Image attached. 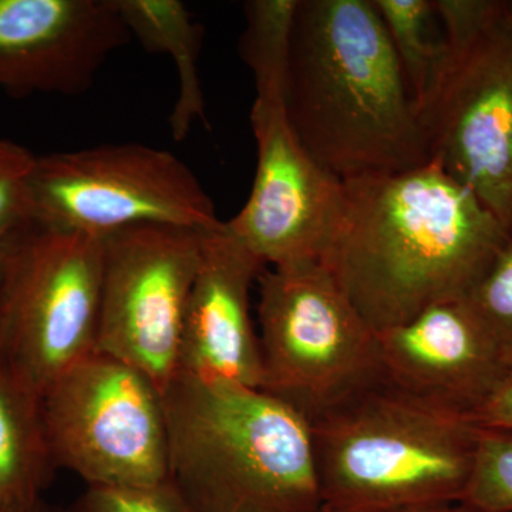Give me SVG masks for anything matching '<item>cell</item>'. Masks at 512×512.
<instances>
[{
  "mask_svg": "<svg viewBox=\"0 0 512 512\" xmlns=\"http://www.w3.org/2000/svg\"><path fill=\"white\" fill-rule=\"evenodd\" d=\"M168 481L191 512H319L311 423L261 389L177 375L163 392Z\"/></svg>",
  "mask_w": 512,
  "mask_h": 512,
  "instance_id": "obj_3",
  "label": "cell"
},
{
  "mask_svg": "<svg viewBox=\"0 0 512 512\" xmlns=\"http://www.w3.org/2000/svg\"><path fill=\"white\" fill-rule=\"evenodd\" d=\"M29 197L32 225L99 239L140 225L207 232L222 222L180 158L137 143L37 156Z\"/></svg>",
  "mask_w": 512,
  "mask_h": 512,
  "instance_id": "obj_7",
  "label": "cell"
},
{
  "mask_svg": "<svg viewBox=\"0 0 512 512\" xmlns=\"http://www.w3.org/2000/svg\"><path fill=\"white\" fill-rule=\"evenodd\" d=\"M507 8H508V13H510V18L512 20V0H507Z\"/></svg>",
  "mask_w": 512,
  "mask_h": 512,
  "instance_id": "obj_28",
  "label": "cell"
},
{
  "mask_svg": "<svg viewBox=\"0 0 512 512\" xmlns=\"http://www.w3.org/2000/svg\"><path fill=\"white\" fill-rule=\"evenodd\" d=\"M285 110L306 153L340 181L430 161L419 111L373 0H299Z\"/></svg>",
  "mask_w": 512,
  "mask_h": 512,
  "instance_id": "obj_2",
  "label": "cell"
},
{
  "mask_svg": "<svg viewBox=\"0 0 512 512\" xmlns=\"http://www.w3.org/2000/svg\"><path fill=\"white\" fill-rule=\"evenodd\" d=\"M56 471L42 394L0 362V512L42 501Z\"/></svg>",
  "mask_w": 512,
  "mask_h": 512,
  "instance_id": "obj_15",
  "label": "cell"
},
{
  "mask_svg": "<svg viewBox=\"0 0 512 512\" xmlns=\"http://www.w3.org/2000/svg\"><path fill=\"white\" fill-rule=\"evenodd\" d=\"M264 271L261 259L224 221L202 234L177 375L259 389L261 349L251 318V291Z\"/></svg>",
  "mask_w": 512,
  "mask_h": 512,
  "instance_id": "obj_13",
  "label": "cell"
},
{
  "mask_svg": "<svg viewBox=\"0 0 512 512\" xmlns=\"http://www.w3.org/2000/svg\"><path fill=\"white\" fill-rule=\"evenodd\" d=\"M256 171L241 211L225 222L262 264H325L342 214L345 185L320 167L293 133L285 104L255 99Z\"/></svg>",
  "mask_w": 512,
  "mask_h": 512,
  "instance_id": "obj_11",
  "label": "cell"
},
{
  "mask_svg": "<svg viewBox=\"0 0 512 512\" xmlns=\"http://www.w3.org/2000/svg\"><path fill=\"white\" fill-rule=\"evenodd\" d=\"M323 505L407 512L463 501L478 427L382 382L311 421Z\"/></svg>",
  "mask_w": 512,
  "mask_h": 512,
  "instance_id": "obj_4",
  "label": "cell"
},
{
  "mask_svg": "<svg viewBox=\"0 0 512 512\" xmlns=\"http://www.w3.org/2000/svg\"><path fill=\"white\" fill-rule=\"evenodd\" d=\"M202 234L140 225L103 239L96 350L136 367L161 393L177 375Z\"/></svg>",
  "mask_w": 512,
  "mask_h": 512,
  "instance_id": "obj_10",
  "label": "cell"
},
{
  "mask_svg": "<svg viewBox=\"0 0 512 512\" xmlns=\"http://www.w3.org/2000/svg\"><path fill=\"white\" fill-rule=\"evenodd\" d=\"M57 470L87 487H144L168 480L163 393L136 367L94 350L42 396Z\"/></svg>",
  "mask_w": 512,
  "mask_h": 512,
  "instance_id": "obj_8",
  "label": "cell"
},
{
  "mask_svg": "<svg viewBox=\"0 0 512 512\" xmlns=\"http://www.w3.org/2000/svg\"><path fill=\"white\" fill-rule=\"evenodd\" d=\"M407 512H477L473 508L463 503L436 505V507L420 508V510H413Z\"/></svg>",
  "mask_w": 512,
  "mask_h": 512,
  "instance_id": "obj_25",
  "label": "cell"
},
{
  "mask_svg": "<svg viewBox=\"0 0 512 512\" xmlns=\"http://www.w3.org/2000/svg\"><path fill=\"white\" fill-rule=\"evenodd\" d=\"M461 503L477 512H512V430L478 427Z\"/></svg>",
  "mask_w": 512,
  "mask_h": 512,
  "instance_id": "obj_19",
  "label": "cell"
},
{
  "mask_svg": "<svg viewBox=\"0 0 512 512\" xmlns=\"http://www.w3.org/2000/svg\"><path fill=\"white\" fill-rule=\"evenodd\" d=\"M444 56L417 107L430 161L512 235V20L503 0H433Z\"/></svg>",
  "mask_w": 512,
  "mask_h": 512,
  "instance_id": "obj_5",
  "label": "cell"
},
{
  "mask_svg": "<svg viewBox=\"0 0 512 512\" xmlns=\"http://www.w3.org/2000/svg\"><path fill=\"white\" fill-rule=\"evenodd\" d=\"M130 39L117 0H0V90L79 96Z\"/></svg>",
  "mask_w": 512,
  "mask_h": 512,
  "instance_id": "obj_12",
  "label": "cell"
},
{
  "mask_svg": "<svg viewBox=\"0 0 512 512\" xmlns=\"http://www.w3.org/2000/svg\"><path fill=\"white\" fill-rule=\"evenodd\" d=\"M386 382L470 417L503 375L501 349L466 299L376 332Z\"/></svg>",
  "mask_w": 512,
  "mask_h": 512,
  "instance_id": "obj_14",
  "label": "cell"
},
{
  "mask_svg": "<svg viewBox=\"0 0 512 512\" xmlns=\"http://www.w3.org/2000/svg\"><path fill=\"white\" fill-rule=\"evenodd\" d=\"M258 281L259 389L311 423L384 380L376 332L328 266L265 269Z\"/></svg>",
  "mask_w": 512,
  "mask_h": 512,
  "instance_id": "obj_6",
  "label": "cell"
},
{
  "mask_svg": "<svg viewBox=\"0 0 512 512\" xmlns=\"http://www.w3.org/2000/svg\"><path fill=\"white\" fill-rule=\"evenodd\" d=\"M299 0L245 2L239 55L255 79V99L285 104L293 23Z\"/></svg>",
  "mask_w": 512,
  "mask_h": 512,
  "instance_id": "obj_17",
  "label": "cell"
},
{
  "mask_svg": "<svg viewBox=\"0 0 512 512\" xmlns=\"http://www.w3.org/2000/svg\"><path fill=\"white\" fill-rule=\"evenodd\" d=\"M12 512H63V510H57L55 507H50L45 503V500L39 501V503L32 505V507L22 508V510Z\"/></svg>",
  "mask_w": 512,
  "mask_h": 512,
  "instance_id": "obj_26",
  "label": "cell"
},
{
  "mask_svg": "<svg viewBox=\"0 0 512 512\" xmlns=\"http://www.w3.org/2000/svg\"><path fill=\"white\" fill-rule=\"evenodd\" d=\"M466 301L503 353L512 362V238L495 258Z\"/></svg>",
  "mask_w": 512,
  "mask_h": 512,
  "instance_id": "obj_20",
  "label": "cell"
},
{
  "mask_svg": "<svg viewBox=\"0 0 512 512\" xmlns=\"http://www.w3.org/2000/svg\"><path fill=\"white\" fill-rule=\"evenodd\" d=\"M63 512H191L170 481L144 487H87Z\"/></svg>",
  "mask_w": 512,
  "mask_h": 512,
  "instance_id": "obj_22",
  "label": "cell"
},
{
  "mask_svg": "<svg viewBox=\"0 0 512 512\" xmlns=\"http://www.w3.org/2000/svg\"><path fill=\"white\" fill-rule=\"evenodd\" d=\"M319 512H353V511H345L339 510V508L328 507V505H322Z\"/></svg>",
  "mask_w": 512,
  "mask_h": 512,
  "instance_id": "obj_27",
  "label": "cell"
},
{
  "mask_svg": "<svg viewBox=\"0 0 512 512\" xmlns=\"http://www.w3.org/2000/svg\"><path fill=\"white\" fill-rule=\"evenodd\" d=\"M402 64L416 107L429 90L444 56V36H433V0H373Z\"/></svg>",
  "mask_w": 512,
  "mask_h": 512,
  "instance_id": "obj_18",
  "label": "cell"
},
{
  "mask_svg": "<svg viewBox=\"0 0 512 512\" xmlns=\"http://www.w3.org/2000/svg\"><path fill=\"white\" fill-rule=\"evenodd\" d=\"M36 154L0 138V241L32 227L29 185Z\"/></svg>",
  "mask_w": 512,
  "mask_h": 512,
  "instance_id": "obj_21",
  "label": "cell"
},
{
  "mask_svg": "<svg viewBox=\"0 0 512 512\" xmlns=\"http://www.w3.org/2000/svg\"><path fill=\"white\" fill-rule=\"evenodd\" d=\"M20 234H22V232H20ZM19 235L5 239V241H0V292H2L3 286L6 284V279H8L10 264H12L13 249H15L16 239H18Z\"/></svg>",
  "mask_w": 512,
  "mask_h": 512,
  "instance_id": "obj_24",
  "label": "cell"
},
{
  "mask_svg": "<svg viewBox=\"0 0 512 512\" xmlns=\"http://www.w3.org/2000/svg\"><path fill=\"white\" fill-rule=\"evenodd\" d=\"M131 37L147 52L173 57L178 97L171 111V134L183 141L195 121L207 123V106L198 76L202 29L178 0H117Z\"/></svg>",
  "mask_w": 512,
  "mask_h": 512,
  "instance_id": "obj_16",
  "label": "cell"
},
{
  "mask_svg": "<svg viewBox=\"0 0 512 512\" xmlns=\"http://www.w3.org/2000/svg\"><path fill=\"white\" fill-rule=\"evenodd\" d=\"M103 239L32 225L0 292V362L40 394L96 350Z\"/></svg>",
  "mask_w": 512,
  "mask_h": 512,
  "instance_id": "obj_9",
  "label": "cell"
},
{
  "mask_svg": "<svg viewBox=\"0 0 512 512\" xmlns=\"http://www.w3.org/2000/svg\"><path fill=\"white\" fill-rule=\"evenodd\" d=\"M470 419L477 427L512 430V362L505 363L503 375Z\"/></svg>",
  "mask_w": 512,
  "mask_h": 512,
  "instance_id": "obj_23",
  "label": "cell"
},
{
  "mask_svg": "<svg viewBox=\"0 0 512 512\" xmlns=\"http://www.w3.org/2000/svg\"><path fill=\"white\" fill-rule=\"evenodd\" d=\"M343 185L325 265L375 332L466 299L512 238L433 161Z\"/></svg>",
  "mask_w": 512,
  "mask_h": 512,
  "instance_id": "obj_1",
  "label": "cell"
}]
</instances>
